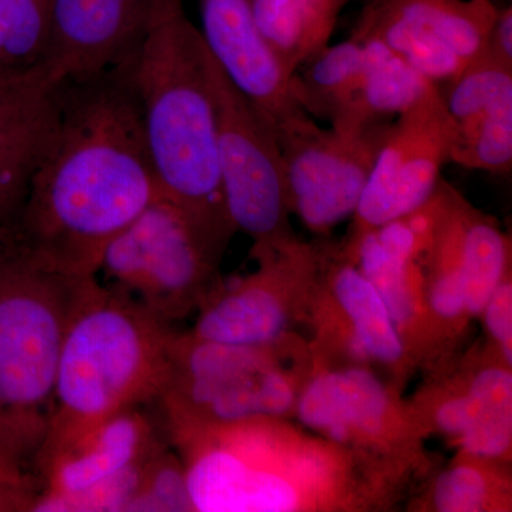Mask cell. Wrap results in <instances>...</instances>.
Returning a JSON list of instances; mask_svg holds the SVG:
<instances>
[{
	"mask_svg": "<svg viewBox=\"0 0 512 512\" xmlns=\"http://www.w3.org/2000/svg\"><path fill=\"white\" fill-rule=\"evenodd\" d=\"M160 195L127 57L66 83L22 208L3 229L46 264L97 278L110 242Z\"/></svg>",
	"mask_w": 512,
	"mask_h": 512,
	"instance_id": "obj_1",
	"label": "cell"
},
{
	"mask_svg": "<svg viewBox=\"0 0 512 512\" xmlns=\"http://www.w3.org/2000/svg\"><path fill=\"white\" fill-rule=\"evenodd\" d=\"M161 421L195 512L393 511L420 478L288 417Z\"/></svg>",
	"mask_w": 512,
	"mask_h": 512,
	"instance_id": "obj_2",
	"label": "cell"
},
{
	"mask_svg": "<svg viewBox=\"0 0 512 512\" xmlns=\"http://www.w3.org/2000/svg\"><path fill=\"white\" fill-rule=\"evenodd\" d=\"M128 67L161 195L228 247L237 229L222 190L207 45L183 0H148Z\"/></svg>",
	"mask_w": 512,
	"mask_h": 512,
	"instance_id": "obj_3",
	"label": "cell"
},
{
	"mask_svg": "<svg viewBox=\"0 0 512 512\" xmlns=\"http://www.w3.org/2000/svg\"><path fill=\"white\" fill-rule=\"evenodd\" d=\"M175 332L173 325L97 281L64 339L52 417L35 470L114 414L156 404Z\"/></svg>",
	"mask_w": 512,
	"mask_h": 512,
	"instance_id": "obj_4",
	"label": "cell"
},
{
	"mask_svg": "<svg viewBox=\"0 0 512 512\" xmlns=\"http://www.w3.org/2000/svg\"><path fill=\"white\" fill-rule=\"evenodd\" d=\"M96 284L46 264L0 229V443L32 470L67 330Z\"/></svg>",
	"mask_w": 512,
	"mask_h": 512,
	"instance_id": "obj_5",
	"label": "cell"
},
{
	"mask_svg": "<svg viewBox=\"0 0 512 512\" xmlns=\"http://www.w3.org/2000/svg\"><path fill=\"white\" fill-rule=\"evenodd\" d=\"M312 369L309 340L296 332L261 346L214 342L188 330L175 332L167 379L154 406L164 421L293 419Z\"/></svg>",
	"mask_w": 512,
	"mask_h": 512,
	"instance_id": "obj_6",
	"label": "cell"
},
{
	"mask_svg": "<svg viewBox=\"0 0 512 512\" xmlns=\"http://www.w3.org/2000/svg\"><path fill=\"white\" fill-rule=\"evenodd\" d=\"M225 249L183 208L160 195L110 242L97 276L103 275L107 288L174 325L198 311L220 281Z\"/></svg>",
	"mask_w": 512,
	"mask_h": 512,
	"instance_id": "obj_7",
	"label": "cell"
},
{
	"mask_svg": "<svg viewBox=\"0 0 512 512\" xmlns=\"http://www.w3.org/2000/svg\"><path fill=\"white\" fill-rule=\"evenodd\" d=\"M402 392L373 367L313 356L293 420L362 456L424 477L431 467L430 436Z\"/></svg>",
	"mask_w": 512,
	"mask_h": 512,
	"instance_id": "obj_8",
	"label": "cell"
},
{
	"mask_svg": "<svg viewBox=\"0 0 512 512\" xmlns=\"http://www.w3.org/2000/svg\"><path fill=\"white\" fill-rule=\"evenodd\" d=\"M207 70L217 110L222 190L232 225L254 245L291 241L296 235L275 127L229 79L208 47Z\"/></svg>",
	"mask_w": 512,
	"mask_h": 512,
	"instance_id": "obj_9",
	"label": "cell"
},
{
	"mask_svg": "<svg viewBox=\"0 0 512 512\" xmlns=\"http://www.w3.org/2000/svg\"><path fill=\"white\" fill-rule=\"evenodd\" d=\"M151 406L114 414L40 464L33 511H128L147 467L170 444Z\"/></svg>",
	"mask_w": 512,
	"mask_h": 512,
	"instance_id": "obj_10",
	"label": "cell"
},
{
	"mask_svg": "<svg viewBox=\"0 0 512 512\" xmlns=\"http://www.w3.org/2000/svg\"><path fill=\"white\" fill-rule=\"evenodd\" d=\"M258 268L229 284L217 282L188 332L232 345H271L305 325L326 254L298 237L254 245Z\"/></svg>",
	"mask_w": 512,
	"mask_h": 512,
	"instance_id": "obj_11",
	"label": "cell"
},
{
	"mask_svg": "<svg viewBox=\"0 0 512 512\" xmlns=\"http://www.w3.org/2000/svg\"><path fill=\"white\" fill-rule=\"evenodd\" d=\"M390 123L322 128L306 114L276 128L289 210L313 234H329L353 217Z\"/></svg>",
	"mask_w": 512,
	"mask_h": 512,
	"instance_id": "obj_12",
	"label": "cell"
},
{
	"mask_svg": "<svg viewBox=\"0 0 512 512\" xmlns=\"http://www.w3.org/2000/svg\"><path fill=\"white\" fill-rule=\"evenodd\" d=\"M421 426L457 451L512 461V366L485 342L427 375L409 399Z\"/></svg>",
	"mask_w": 512,
	"mask_h": 512,
	"instance_id": "obj_13",
	"label": "cell"
},
{
	"mask_svg": "<svg viewBox=\"0 0 512 512\" xmlns=\"http://www.w3.org/2000/svg\"><path fill=\"white\" fill-rule=\"evenodd\" d=\"M436 207L433 194L412 214L349 238L340 251L379 293L407 355L426 375L447 365L427 306L423 268Z\"/></svg>",
	"mask_w": 512,
	"mask_h": 512,
	"instance_id": "obj_14",
	"label": "cell"
},
{
	"mask_svg": "<svg viewBox=\"0 0 512 512\" xmlns=\"http://www.w3.org/2000/svg\"><path fill=\"white\" fill-rule=\"evenodd\" d=\"M305 325L323 362L380 367L400 387L417 372L379 293L342 252L326 255Z\"/></svg>",
	"mask_w": 512,
	"mask_h": 512,
	"instance_id": "obj_15",
	"label": "cell"
},
{
	"mask_svg": "<svg viewBox=\"0 0 512 512\" xmlns=\"http://www.w3.org/2000/svg\"><path fill=\"white\" fill-rule=\"evenodd\" d=\"M454 124L440 90L390 123L372 173L353 214L349 238L359 237L419 210L451 163Z\"/></svg>",
	"mask_w": 512,
	"mask_h": 512,
	"instance_id": "obj_16",
	"label": "cell"
},
{
	"mask_svg": "<svg viewBox=\"0 0 512 512\" xmlns=\"http://www.w3.org/2000/svg\"><path fill=\"white\" fill-rule=\"evenodd\" d=\"M66 83L47 60L0 73V229L9 227L22 208Z\"/></svg>",
	"mask_w": 512,
	"mask_h": 512,
	"instance_id": "obj_17",
	"label": "cell"
},
{
	"mask_svg": "<svg viewBox=\"0 0 512 512\" xmlns=\"http://www.w3.org/2000/svg\"><path fill=\"white\" fill-rule=\"evenodd\" d=\"M205 45L239 89L281 127L306 116L292 94V79L256 29L252 0H198Z\"/></svg>",
	"mask_w": 512,
	"mask_h": 512,
	"instance_id": "obj_18",
	"label": "cell"
},
{
	"mask_svg": "<svg viewBox=\"0 0 512 512\" xmlns=\"http://www.w3.org/2000/svg\"><path fill=\"white\" fill-rule=\"evenodd\" d=\"M148 0H52L47 62L66 82L119 66L133 52Z\"/></svg>",
	"mask_w": 512,
	"mask_h": 512,
	"instance_id": "obj_19",
	"label": "cell"
},
{
	"mask_svg": "<svg viewBox=\"0 0 512 512\" xmlns=\"http://www.w3.org/2000/svg\"><path fill=\"white\" fill-rule=\"evenodd\" d=\"M436 220L424 255V282L431 320L446 362L457 356L468 318L463 292V237L470 202L441 180L436 190Z\"/></svg>",
	"mask_w": 512,
	"mask_h": 512,
	"instance_id": "obj_20",
	"label": "cell"
},
{
	"mask_svg": "<svg viewBox=\"0 0 512 512\" xmlns=\"http://www.w3.org/2000/svg\"><path fill=\"white\" fill-rule=\"evenodd\" d=\"M412 512H511V461L457 451L410 497Z\"/></svg>",
	"mask_w": 512,
	"mask_h": 512,
	"instance_id": "obj_21",
	"label": "cell"
},
{
	"mask_svg": "<svg viewBox=\"0 0 512 512\" xmlns=\"http://www.w3.org/2000/svg\"><path fill=\"white\" fill-rule=\"evenodd\" d=\"M363 45L350 37L338 45L326 46L295 73L292 94L313 119L333 124H362L357 117V97L363 74Z\"/></svg>",
	"mask_w": 512,
	"mask_h": 512,
	"instance_id": "obj_22",
	"label": "cell"
},
{
	"mask_svg": "<svg viewBox=\"0 0 512 512\" xmlns=\"http://www.w3.org/2000/svg\"><path fill=\"white\" fill-rule=\"evenodd\" d=\"M363 45V74L357 97V117L373 121L397 117L412 110L430 94L440 90L412 64L406 62L382 40L353 36Z\"/></svg>",
	"mask_w": 512,
	"mask_h": 512,
	"instance_id": "obj_23",
	"label": "cell"
},
{
	"mask_svg": "<svg viewBox=\"0 0 512 512\" xmlns=\"http://www.w3.org/2000/svg\"><path fill=\"white\" fill-rule=\"evenodd\" d=\"M470 64L483 55L498 9L491 0H376Z\"/></svg>",
	"mask_w": 512,
	"mask_h": 512,
	"instance_id": "obj_24",
	"label": "cell"
},
{
	"mask_svg": "<svg viewBox=\"0 0 512 512\" xmlns=\"http://www.w3.org/2000/svg\"><path fill=\"white\" fill-rule=\"evenodd\" d=\"M461 266L467 315L478 319L495 288L512 272L511 238L473 204L467 212Z\"/></svg>",
	"mask_w": 512,
	"mask_h": 512,
	"instance_id": "obj_25",
	"label": "cell"
},
{
	"mask_svg": "<svg viewBox=\"0 0 512 512\" xmlns=\"http://www.w3.org/2000/svg\"><path fill=\"white\" fill-rule=\"evenodd\" d=\"M441 96L453 121L454 134L464 133L512 101V67L484 52L447 83L446 93L441 92Z\"/></svg>",
	"mask_w": 512,
	"mask_h": 512,
	"instance_id": "obj_26",
	"label": "cell"
},
{
	"mask_svg": "<svg viewBox=\"0 0 512 512\" xmlns=\"http://www.w3.org/2000/svg\"><path fill=\"white\" fill-rule=\"evenodd\" d=\"M256 29L289 77L315 56L312 0H252Z\"/></svg>",
	"mask_w": 512,
	"mask_h": 512,
	"instance_id": "obj_27",
	"label": "cell"
},
{
	"mask_svg": "<svg viewBox=\"0 0 512 512\" xmlns=\"http://www.w3.org/2000/svg\"><path fill=\"white\" fill-rule=\"evenodd\" d=\"M52 0H0V73L46 62Z\"/></svg>",
	"mask_w": 512,
	"mask_h": 512,
	"instance_id": "obj_28",
	"label": "cell"
},
{
	"mask_svg": "<svg viewBox=\"0 0 512 512\" xmlns=\"http://www.w3.org/2000/svg\"><path fill=\"white\" fill-rule=\"evenodd\" d=\"M451 163L470 170L510 173L512 101L498 107L466 133L454 136Z\"/></svg>",
	"mask_w": 512,
	"mask_h": 512,
	"instance_id": "obj_29",
	"label": "cell"
},
{
	"mask_svg": "<svg viewBox=\"0 0 512 512\" xmlns=\"http://www.w3.org/2000/svg\"><path fill=\"white\" fill-rule=\"evenodd\" d=\"M128 511L195 512L183 461L171 444L147 467Z\"/></svg>",
	"mask_w": 512,
	"mask_h": 512,
	"instance_id": "obj_30",
	"label": "cell"
},
{
	"mask_svg": "<svg viewBox=\"0 0 512 512\" xmlns=\"http://www.w3.org/2000/svg\"><path fill=\"white\" fill-rule=\"evenodd\" d=\"M39 493L35 470L0 443V512L33 511Z\"/></svg>",
	"mask_w": 512,
	"mask_h": 512,
	"instance_id": "obj_31",
	"label": "cell"
},
{
	"mask_svg": "<svg viewBox=\"0 0 512 512\" xmlns=\"http://www.w3.org/2000/svg\"><path fill=\"white\" fill-rule=\"evenodd\" d=\"M480 319L484 320L487 342L512 366V272L495 288Z\"/></svg>",
	"mask_w": 512,
	"mask_h": 512,
	"instance_id": "obj_32",
	"label": "cell"
},
{
	"mask_svg": "<svg viewBox=\"0 0 512 512\" xmlns=\"http://www.w3.org/2000/svg\"><path fill=\"white\" fill-rule=\"evenodd\" d=\"M349 0H312L315 55L329 45L340 12Z\"/></svg>",
	"mask_w": 512,
	"mask_h": 512,
	"instance_id": "obj_33",
	"label": "cell"
},
{
	"mask_svg": "<svg viewBox=\"0 0 512 512\" xmlns=\"http://www.w3.org/2000/svg\"><path fill=\"white\" fill-rule=\"evenodd\" d=\"M485 53L498 62L512 67V9L498 10L497 18L488 36Z\"/></svg>",
	"mask_w": 512,
	"mask_h": 512,
	"instance_id": "obj_34",
	"label": "cell"
}]
</instances>
